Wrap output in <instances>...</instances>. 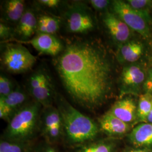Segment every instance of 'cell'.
<instances>
[{
    "mask_svg": "<svg viewBox=\"0 0 152 152\" xmlns=\"http://www.w3.org/2000/svg\"><path fill=\"white\" fill-rule=\"evenodd\" d=\"M41 120V131L46 142L53 145L64 139V127L58 109L45 107Z\"/></svg>",
    "mask_w": 152,
    "mask_h": 152,
    "instance_id": "obj_7",
    "label": "cell"
},
{
    "mask_svg": "<svg viewBox=\"0 0 152 152\" xmlns=\"http://www.w3.org/2000/svg\"><path fill=\"white\" fill-rule=\"evenodd\" d=\"M129 139L135 146H152V124L142 123L136 126L131 131Z\"/></svg>",
    "mask_w": 152,
    "mask_h": 152,
    "instance_id": "obj_16",
    "label": "cell"
},
{
    "mask_svg": "<svg viewBox=\"0 0 152 152\" xmlns=\"http://www.w3.org/2000/svg\"><path fill=\"white\" fill-rule=\"evenodd\" d=\"M145 50V45L141 41L131 39L118 45L116 54L117 59L122 64L135 63L143 55Z\"/></svg>",
    "mask_w": 152,
    "mask_h": 152,
    "instance_id": "obj_13",
    "label": "cell"
},
{
    "mask_svg": "<svg viewBox=\"0 0 152 152\" xmlns=\"http://www.w3.org/2000/svg\"><path fill=\"white\" fill-rule=\"evenodd\" d=\"M14 85L11 80L7 77L0 76V99L4 98L14 91Z\"/></svg>",
    "mask_w": 152,
    "mask_h": 152,
    "instance_id": "obj_24",
    "label": "cell"
},
{
    "mask_svg": "<svg viewBox=\"0 0 152 152\" xmlns=\"http://www.w3.org/2000/svg\"><path fill=\"white\" fill-rule=\"evenodd\" d=\"M55 65L65 90L77 103L93 109L108 98L113 85L112 65L96 43L81 40L68 44Z\"/></svg>",
    "mask_w": 152,
    "mask_h": 152,
    "instance_id": "obj_1",
    "label": "cell"
},
{
    "mask_svg": "<svg viewBox=\"0 0 152 152\" xmlns=\"http://www.w3.org/2000/svg\"><path fill=\"white\" fill-rule=\"evenodd\" d=\"M37 28V19L30 10L25 11L16 27V33L23 39L31 37Z\"/></svg>",
    "mask_w": 152,
    "mask_h": 152,
    "instance_id": "obj_17",
    "label": "cell"
},
{
    "mask_svg": "<svg viewBox=\"0 0 152 152\" xmlns=\"http://www.w3.org/2000/svg\"><path fill=\"white\" fill-rule=\"evenodd\" d=\"M39 4L45 6L49 8H55L59 5L60 1L59 0H39Z\"/></svg>",
    "mask_w": 152,
    "mask_h": 152,
    "instance_id": "obj_28",
    "label": "cell"
},
{
    "mask_svg": "<svg viewBox=\"0 0 152 152\" xmlns=\"http://www.w3.org/2000/svg\"><path fill=\"white\" fill-rule=\"evenodd\" d=\"M1 62L7 72L22 73L32 68L36 58L21 44H8L2 55Z\"/></svg>",
    "mask_w": 152,
    "mask_h": 152,
    "instance_id": "obj_5",
    "label": "cell"
},
{
    "mask_svg": "<svg viewBox=\"0 0 152 152\" xmlns=\"http://www.w3.org/2000/svg\"><path fill=\"white\" fill-rule=\"evenodd\" d=\"M58 104L64 127V139L68 145L80 147L93 141L98 136L99 126L93 120L61 97L59 98Z\"/></svg>",
    "mask_w": 152,
    "mask_h": 152,
    "instance_id": "obj_2",
    "label": "cell"
},
{
    "mask_svg": "<svg viewBox=\"0 0 152 152\" xmlns=\"http://www.w3.org/2000/svg\"><path fill=\"white\" fill-rule=\"evenodd\" d=\"M152 109V95L149 93L139 95L137 108V121L139 122H147V117Z\"/></svg>",
    "mask_w": 152,
    "mask_h": 152,
    "instance_id": "obj_19",
    "label": "cell"
},
{
    "mask_svg": "<svg viewBox=\"0 0 152 152\" xmlns=\"http://www.w3.org/2000/svg\"><path fill=\"white\" fill-rule=\"evenodd\" d=\"M39 18L43 21L46 26L48 34L54 35L59 30L60 21L58 19L48 15H42Z\"/></svg>",
    "mask_w": 152,
    "mask_h": 152,
    "instance_id": "obj_23",
    "label": "cell"
},
{
    "mask_svg": "<svg viewBox=\"0 0 152 152\" xmlns=\"http://www.w3.org/2000/svg\"><path fill=\"white\" fill-rule=\"evenodd\" d=\"M90 3L96 10H103L108 7L111 1L109 0H91Z\"/></svg>",
    "mask_w": 152,
    "mask_h": 152,
    "instance_id": "obj_26",
    "label": "cell"
},
{
    "mask_svg": "<svg viewBox=\"0 0 152 152\" xmlns=\"http://www.w3.org/2000/svg\"><path fill=\"white\" fill-rule=\"evenodd\" d=\"M127 152H149L145 149H132Z\"/></svg>",
    "mask_w": 152,
    "mask_h": 152,
    "instance_id": "obj_32",
    "label": "cell"
},
{
    "mask_svg": "<svg viewBox=\"0 0 152 152\" xmlns=\"http://www.w3.org/2000/svg\"><path fill=\"white\" fill-rule=\"evenodd\" d=\"M147 60H148L147 61H148V64L149 65V68L152 67V48L151 51L149 52V53L148 55Z\"/></svg>",
    "mask_w": 152,
    "mask_h": 152,
    "instance_id": "obj_30",
    "label": "cell"
},
{
    "mask_svg": "<svg viewBox=\"0 0 152 152\" xmlns=\"http://www.w3.org/2000/svg\"><path fill=\"white\" fill-rule=\"evenodd\" d=\"M11 28L4 23L0 24V37L1 39H7L12 35Z\"/></svg>",
    "mask_w": 152,
    "mask_h": 152,
    "instance_id": "obj_27",
    "label": "cell"
},
{
    "mask_svg": "<svg viewBox=\"0 0 152 152\" xmlns=\"http://www.w3.org/2000/svg\"><path fill=\"white\" fill-rule=\"evenodd\" d=\"M103 22L112 38L118 45L131 39L132 30L113 12H106Z\"/></svg>",
    "mask_w": 152,
    "mask_h": 152,
    "instance_id": "obj_10",
    "label": "cell"
},
{
    "mask_svg": "<svg viewBox=\"0 0 152 152\" xmlns=\"http://www.w3.org/2000/svg\"><path fill=\"white\" fill-rule=\"evenodd\" d=\"M33 152H57V151L52 146V145L46 142V144L38 147V148L36 149L35 150L33 149Z\"/></svg>",
    "mask_w": 152,
    "mask_h": 152,
    "instance_id": "obj_29",
    "label": "cell"
},
{
    "mask_svg": "<svg viewBox=\"0 0 152 152\" xmlns=\"http://www.w3.org/2000/svg\"><path fill=\"white\" fill-rule=\"evenodd\" d=\"M99 129L111 137L123 136L130 130L131 126L107 112L99 120Z\"/></svg>",
    "mask_w": 152,
    "mask_h": 152,
    "instance_id": "obj_15",
    "label": "cell"
},
{
    "mask_svg": "<svg viewBox=\"0 0 152 152\" xmlns=\"http://www.w3.org/2000/svg\"><path fill=\"white\" fill-rule=\"evenodd\" d=\"M147 69L141 64L135 63L124 66L120 77L121 96L140 95L147 77Z\"/></svg>",
    "mask_w": 152,
    "mask_h": 152,
    "instance_id": "obj_6",
    "label": "cell"
},
{
    "mask_svg": "<svg viewBox=\"0 0 152 152\" xmlns=\"http://www.w3.org/2000/svg\"><path fill=\"white\" fill-rule=\"evenodd\" d=\"M27 96L20 89L14 90L10 94L0 99V118L8 122L16 112L26 104Z\"/></svg>",
    "mask_w": 152,
    "mask_h": 152,
    "instance_id": "obj_12",
    "label": "cell"
},
{
    "mask_svg": "<svg viewBox=\"0 0 152 152\" xmlns=\"http://www.w3.org/2000/svg\"><path fill=\"white\" fill-rule=\"evenodd\" d=\"M142 91L144 93H149L152 95V67L147 69V77L143 85Z\"/></svg>",
    "mask_w": 152,
    "mask_h": 152,
    "instance_id": "obj_25",
    "label": "cell"
},
{
    "mask_svg": "<svg viewBox=\"0 0 152 152\" xmlns=\"http://www.w3.org/2000/svg\"><path fill=\"white\" fill-rule=\"evenodd\" d=\"M41 105L36 102L26 104L18 110L8 122L2 139L31 141L38 128Z\"/></svg>",
    "mask_w": 152,
    "mask_h": 152,
    "instance_id": "obj_3",
    "label": "cell"
},
{
    "mask_svg": "<svg viewBox=\"0 0 152 152\" xmlns=\"http://www.w3.org/2000/svg\"><path fill=\"white\" fill-rule=\"evenodd\" d=\"M66 24L69 32L76 33L88 32L95 27L91 14L81 7L73 8L68 11L66 14Z\"/></svg>",
    "mask_w": 152,
    "mask_h": 152,
    "instance_id": "obj_9",
    "label": "cell"
},
{
    "mask_svg": "<svg viewBox=\"0 0 152 152\" xmlns=\"http://www.w3.org/2000/svg\"><path fill=\"white\" fill-rule=\"evenodd\" d=\"M147 122L149 124H152V109L147 117Z\"/></svg>",
    "mask_w": 152,
    "mask_h": 152,
    "instance_id": "obj_31",
    "label": "cell"
},
{
    "mask_svg": "<svg viewBox=\"0 0 152 152\" xmlns=\"http://www.w3.org/2000/svg\"><path fill=\"white\" fill-rule=\"evenodd\" d=\"M31 141H11L1 139L0 152H33Z\"/></svg>",
    "mask_w": 152,
    "mask_h": 152,
    "instance_id": "obj_20",
    "label": "cell"
},
{
    "mask_svg": "<svg viewBox=\"0 0 152 152\" xmlns=\"http://www.w3.org/2000/svg\"><path fill=\"white\" fill-rule=\"evenodd\" d=\"M137 105L133 98L129 96L121 98L114 103L109 110L117 118L130 125L137 121Z\"/></svg>",
    "mask_w": 152,
    "mask_h": 152,
    "instance_id": "obj_14",
    "label": "cell"
},
{
    "mask_svg": "<svg viewBox=\"0 0 152 152\" xmlns=\"http://www.w3.org/2000/svg\"><path fill=\"white\" fill-rule=\"evenodd\" d=\"M29 90L36 102L45 107L52 106L54 90L49 76L43 71L33 73L29 78Z\"/></svg>",
    "mask_w": 152,
    "mask_h": 152,
    "instance_id": "obj_8",
    "label": "cell"
},
{
    "mask_svg": "<svg viewBox=\"0 0 152 152\" xmlns=\"http://www.w3.org/2000/svg\"><path fill=\"white\" fill-rule=\"evenodd\" d=\"M134 9L140 12L148 23L152 25V18L151 12L152 10L151 0H128L126 1Z\"/></svg>",
    "mask_w": 152,
    "mask_h": 152,
    "instance_id": "obj_22",
    "label": "cell"
},
{
    "mask_svg": "<svg viewBox=\"0 0 152 152\" xmlns=\"http://www.w3.org/2000/svg\"><path fill=\"white\" fill-rule=\"evenodd\" d=\"M25 11L24 1L22 0H9L4 6L5 16L10 22H19Z\"/></svg>",
    "mask_w": 152,
    "mask_h": 152,
    "instance_id": "obj_18",
    "label": "cell"
},
{
    "mask_svg": "<svg viewBox=\"0 0 152 152\" xmlns=\"http://www.w3.org/2000/svg\"><path fill=\"white\" fill-rule=\"evenodd\" d=\"M115 145L110 141L88 142L78 148L75 152H114Z\"/></svg>",
    "mask_w": 152,
    "mask_h": 152,
    "instance_id": "obj_21",
    "label": "cell"
},
{
    "mask_svg": "<svg viewBox=\"0 0 152 152\" xmlns=\"http://www.w3.org/2000/svg\"><path fill=\"white\" fill-rule=\"evenodd\" d=\"M18 42L30 44L40 53L51 56L60 54L64 49L59 39L47 33H38L30 40L18 41Z\"/></svg>",
    "mask_w": 152,
    "mask_h": 152,
    "instance_id": "obj_11",
    "label": "cell"
},
{
    "mask_svg": "<svg viewBox=\"0 0 152 152\" xmlns=\"http://www.w3.org/2000/svg\"><path fill=\"white\" fill-rule=\"evenodd\" d=\"M112 4L113 13L132 31L137 33L149 44H152L151 26L140 12L131 7L126 1L115 0Z\"/></svg>",
    "mask_w": 152,
    "mask_h": 152,
    "instance_id": "obj_4",
    "label": "cell"
}]
</instances>
